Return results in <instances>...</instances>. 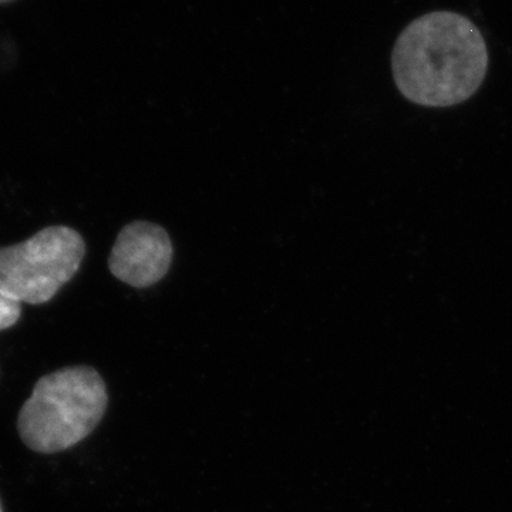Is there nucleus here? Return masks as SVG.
Segmentation results:
<instances>
[{"label":"nucleus","mask_w":512,"mask_h":512,"mask_svg":"<svg viewBox=\"0 0 512 512\" xmlns=\"http://www.w3.org/2000/svg\"><path fill=\"white\" fill-rule=\"evenodd\" d=\"M392 70L397 89L412 103L456 106L473 97L487 76V43L466 16L427 13L400 33Z\"/></svg>","instance_id":"f257e3e1"},{"label":"nucleus","mask_w":512,"mask_h":512,"mask_svg":"<svg viewBox=\"0 0 512 512\" xmlns=\"http://www.w3.org/2000/svg\"><path fill=\"white\" fill-rule=\"evenodd\" d=\"M107 406L109 393L96 369L64 367L37 380L20 409V439L35 453H62L93 433Z\"/></svg>","instance_id":"f03ea898"},{"label":"nucleus","mask_w":512,"mask_h":512,"mask_svg":"<svg viewBox=\"0 0 512 512\" xmlns=\"http://www.w3.org/2000/svg\"><path fill=\"white\" fill-rule=\"evenodd\" d=\"M86 242L69 227H49L12 247L0 248V291L20 303L43 305L72 281Z\"/></svg>","instance_id":"7ed1b4c3"},{"label":"nucleus","mask_w":512,"mask_h":512,"mask_svg":"<svg viewBox=\"0 0 512 512\" xmlns=\"http://www.w3.org/2000/svg\"><path fill=\"white\" fill-rule=\"evenodd\" d=\"M173 244L167 231L153 222L126 225L109 258L111 274L124 284L144 289L156 285L170 271Z\"/></svg>","instance_id":"20e7f679"},{"label":"nucleus","mask_w":512,"mask_h":512,"mask_svg":"<svg viewBox=\"0 0 512 512\" xmlns=\"http://www.w3.org/2000/svg\"><path fill=\"white\" fill-rule=\"evenodd\" d=\"M22 316V303L0 291V332L15 326Z\"/></svg>","instance_id":"39448f33"},{"label":"nucleus","mask_w":512,"mask_h":512,"mask_svg":"<svg viewBox=\"0 0 512 512\" xmlns=\"http://www.w3.org/2000/svg\"><path fill=\"white\" fill-rule=\"evenodd\" d=\"M15 2H18V0H0V6L12 5Z\"/></svg>","instance_id":"423d86ee"},{"label":"nucleus","mask_w":512,"mask_h":512,"mask_svg":"<svg viewBox=\"0 0 512 512\" xmlns=\"http://www.w3.org/2000/svg\"><path fill=\"white\" fill-rule=\"evenodd\" d=\"M0 512H3L2 503H0Z\"/></svg>","instance_id":"0eeeda50"}]
</instances>
